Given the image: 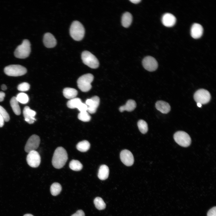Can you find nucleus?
I'll return each instance as SVG.
<instances>
[{
	"instance_id": "obj_1",
	"label": "nucleus",
	"mask_w": 216,
	"mask_h": 216,
	"mask_svg": "<svg viewBox=\"0 0 216 216\" xmlns=\"http://www.w3.org/2000/svg\"><path fill=\"white\" fill-rule=\"evenodd\" d=\"M68 159V154L65 149L62 147H58L53 154L52 165L56 169L61 168L65 164Z\"/></svg>"
},
{
	"instance_id": "obj_2",
	"label": "nucleus",
	"mask_w": 216,
	"mask_h": 216,
	"mask_svg": "<svg viewBox=\"0 0 216 216\" xmlns=\"http://www.w3.org/2000/svg\"><path fill=\"white\" fill-rule=\"evenodd\" d=\"M70 32V36L74 40L80 41L84 37L85 30L83 26L80 22L75 21L71 25Z\"/></svg>"
},
{
	"instance_id": "obj_3",
	"label": "nucleus",
	"mask_w": 216,
	"mask_h": 216,
	"mask_svg": "<svg viewBox=\"0 0 216 216\" xmlns=\"http://www.w3.org/2000/svg\"><path fill=\"white\" fill-rule=\"evenodd\" d=\"M94 76L91 74H87L80 76L77 80L78 88L82 92H86L92 88L91 83L94 80Z\"/></svg>"
},
{
	"instance_id": "obj_4",
	"label": "nucleus",
	"mask_w": 216,
	"mask_h": 216,
	"mask_svg": "<svg viewBox=\"0 0 216 216\" xmlns=\"http://www.w3.org/2000/svg\"><path fill=\"white\" fill-rule=\"evenodd\" d=\"M31 50V44L29 41L25 39L23 40L22 44L16 48L14 54L16 58H25L29 56Z\"/></svg>"
},
{
	"instance_id": "obj_5",
	"label": "nucleus",
	"mask_w": 216,
	"mask_h": 216,
	"mask_svg": "<svg viewBox=\"0 0 216 216\" xmlns=\"http://www.w3.org/2000/svg\"><path fill=\"white\" fill-rule=\"evenodd\" d=\"M4 71V73L8 76H17L24 75L27 72V69L21 65L12 64L6 67Z\"/></svg>"
},
{
	"instance_id": "obj_6",
	"label": "nucleus",
	"mask_w": 216,
	"mask_h": 216,
	"mask_svg": "<svg viewBox=\"0 0 216 216\" xmlns=\"http://www.w3.org/2000/svg\"><path fill=\"white\" fill-rule=\"evenodd\" d=\"M81 58L83 63L92 68L96 69L99 66V62L98 59L88 51H85L82 52Z\"/></svg>"
},
{
	"instance_id": "obj_7",
	"label": "nucleus",
	"mask_w": 216,
	"mask_h": 216,
	"mask_svg": "<svg viewBox=\"0 0 216 216\" xmlns=\"http://www.w3.org/2000/svg\"><path fill=\"white\" fill-rule=\"evenodd\" d=\"M175 142L180 146L187 147L191 143V139L189 135L186 132L182 131L176 132L174 135Z\"/></svg>"
},
{
	"instance_id": "obj_8",
	"label": "nucleus",
	"mask_w": 216,
	"mask_h": 216,
	"mask_svg": "<svg viewBox=\"0 0 216 216\" xmlns=\"http://www.w3.org/2000/svg\"><path fill=\"white\" fill-rule=\"evenodd\" d=\"M194 97L197 103H200L202 104H206L210 100L211 96L208 91L205 89H201L195 92Z\"/></svg>"
},
{
	"instance_id": "obj_9",
	"label": "nucleus",
	"mask_w": 216,
	"mask_h": 216,
	"mask_svg": "<svg viewBox=\"0 0 216 216\" xmlns=\"http://www.w3.org/2000/svg\"><path fill=\"white\" fill-rule=\"evenodd\" d=\"M40 142L39 137L35 134L31 136L28 139L25 147L26 152L35 150L38 147Z\"/></svg>"
},
{
	"instance_id": "obj_10",
	"label": "nucleus",
	"mask_w": 216,
	"mask_h": 216,
	"mask_svg": "<svg viewBox=\"0 0 216 216\" xmlns=\"http://www.w3.org/2000/svg\"><path fill=\"white\" fill-rule=\"evenodd\" d=\"M26 161L28 164L31 167L36 168L40 165L41 158L39 153L36 151H32L28 153Z\"/></svg>"
},
{
	"instance_id": "obj_11",
	"label": "nucleus",
	"mask_w": 216,
	"mask_h": 216,
	"mask_svg": "<svg viewBox=\"0 0 216 216\" xmlns=\"http://www.w3.org/2000/svg\"><path fill=\"white\" fill-rule=\"evenodd\" d=\"M142 64L145 69L149 71L156 70L158 67V63L154 57L147 56L144 58L142 61Z\"/></svg>"
},
{
	"instance_id": "obj_12",
	"label": "nucleus",
	"mask_w": 216,
	"mask_h": 216,
	"mask_svg": "<svg viewBox=\"0 0 216 216\" xmlns=\"http://www.w3.org/2000/svg\"><path fill=\"white\" fill-rule=\"evenodd\" d=\"M100 102L99 98L95 96L90 99H87L86 101V104L88 106L87 111L91 114H94L96 111Z\"/></svg>"
},
{
	"instance_id": "obj_13",
	"label": "nucleus",
	"mask_w": 216,
	"mask_h": 216,
	"mask_svg": "<svg viewBox=\"0 0 216 216\" xmlns=\"http://www.w3.org/2000/svg\"><path fill=\"white\" fill-rule=\"evenodd\" d=\"M120 158L122 162L126 166H130L134 164V159L133 155L132 153L128 150L124 149L121 152Z\"/></svg>"
},
{
	"instance_id": "obj_14",
	"label": "nucleus",
	"mask_w": 216,
	"mask_h": 216,
	"mask_svg": "<svg viewBox=\"0 0 216 216\" xmlns=\"http://www.w3.org/2000/svg\"><path fill=\"white\" fill-rule=\"evenodd\" d=\"M23 113L25 121L28 124H32L35 121L34 116L36 114V112L30 109L29 106H26L25 107Z\"/></svg>"
},
{
	"instance_id": "obj_15",
	"label": "nucleus",
	"mask_w": 216,
	"mask_h": 216,
	"mask_svg": "<svg viewBox=\"0 0 216 216\" xmlns=\"http://www.w3.org/2000/svg\"><path fill=\"white\" fill-rule=\"evenodd\" d=\"M203 28L200 24L195 23L191 26L190 29V34L191 37L194 39L200 38L202 35Z\"/></svg>"
},
{
	"instance_id": "obj_16",
	"label": "nucleus",
	"mask_w": 216,
	"mask_h": 216,
	"mask_svg": "<svg viewBox=\"0 0 216 216\" xmlns=\"http://www.w3.org/2000/svg\"><path fill=\"white\" fill-rule=\"evenodd\" d=\"M176 19L172 14L166 13L162 16V22L163 24L167 27H171L173 26L176 23Z\"/></svg>"
},
{
	"instance_id": "obj_17",
	"label": "nucleus",
	"mask_w": 216,
	"mask_h": 216,
	"mask_svg": "<svg viewBox=\"0 0 216 216\" xmlns=\"http://www.w3.org/2000/svg\"><path fill=\"white\" fill-rule=\"evenodd\" d=\"M43 42L45 46L50 48L54 47L56 45V40L51 33H47L45 34L44 37Z\"/></svg>"
},
{
	"instance_id": "obj_18",
	"label": "nucleus",
	"mask_w": 216,
	"mask_h": 216,
	"mask_svg": "<svg viewBox=\"0 0 216 216\" xmlns=\"http://www.w3.org/2000/svg\"><path fill=\"white\" fill-rule=\"evenodd\" d=\"M155 107L157 110L163 113L166 114L170 110V106L167 102L162 100H159L155 104Z\"/></svg>"
},
{
	"instance_id": "obj_19",
	"label": "nucleus",
	"mask_w": 216,
	"mask_h": 216,
	"mask_svg": "<svg viewBox=\"0 0 216 216\" xmlns=\"http://www.w3.org/2000/svg\"><path fill=\"white\" fill-rule=\"evenodd\" d=\"M136 106V102L133 100L130 99L127 101L125 105L119 107V110L121 112L124 111L131 112L134 110Z\"/></svg>"
},
{
	"instance_id": "obj_20",
	"label": "nucleus",
	"mask_w": 216,
	"mask_h": 216,
	"mask_svg": "<svg viewBox=\"0 0 216 216\" xmlns=\"http://www.w3.org/2000/svg\"><path fill=\"white\" fill-rule=\"evenodd\" d=\"M109 170L108 166L105 165L100 166L98 173V177L101 180L106 179L109 176Z\"/></svg>"
},
{
	"instance_id": "obj_21",
	"label": "nucleus",
	"mask_w": 216,
	"mask_h": 216,
	"mask_svg": "<svg viewBox=\"0 0 216 216\" xmlns=\"http://www.w3.org/2000/svg\"><path fill=\"white\" fill-rule=\"evenodd\" d=\"M77 94V91L76 89L72 88H66L63 90L64 96L68 99H71L76 98Z\"/></svg>"
},
{
	"instance_id": "obj_22",
	"label": "nucleus",
	"mask_w": 216,
	"mask_h": 216,
	"mask_svg": "<svg viewBox=\"0 0 216 216\" xmlns=\"http://www.w3.org/2000/svg\"><path fill=\"white\" fill-rule=\"evenodd\" d=\"M132 21V16L130 13L126 12L124 13L122 18L121 22L124 27L128 28L131 25Z\"/></svg>"
},
{
	"instance_id": "obj_23",
	"label": "nucleus",
	"mask_w": 216,
	"mask_h": 216,
	"mask_svg": "<svg viewBox=\"0 0 216 216\" xmlns=\"http://www.w3.org/2000/svg\"><path fill=\"white\" fill-rule=\"evenodd\" d=\"M18 102L15 97H13L10 101V105L13 111L17 115H19L21 113V110Z\"/></svg>"
},
{
	"instance_id": "obj_24",
	"label": "nucleus",
	"mask_w": 216,
	"mask_h": 216,
	"mask_svg": "<svg viewBox=\"0 0 216 216\" xmlns=\"http://www.w3.org/2000/svg\"><path fill=\"white\" fill-rule=\"evenodd\" d=\"M90 144L87 140H84L78 142L76 146L77 149L82 152H85L88 150Z\"/></svg>"
},
{
	"instance_id": "obj_25",
	"label": "nucleus",
	"mask_w": 216,
	"mask_h": 216,
	"mask_svg": "<svg viewBox=\"0 0 216 216\" xmlns=\"http://www.w3.org/2000/svg\"><path fill=\"white\" fill-rule=\"evenodd\" d=\"M82 102L81 99L78 98L70 99L67 103V106L70 109L77 108Z\"/></svg>"
},
{
	"instance_id": "obj_26",
	"label": "nucleus",
	"mask_w": 216,
	"mask_h": 216,
	"mask_svg": "<svg viewBox=\"0 0 216 216\" xmlns=\"http://www.w3.org/2000/svg\"><path fill=\"white\" fill-rule=\"evenodd\" d=\"M69 166L72 170L75 171H79L81 170L83 166L78 160H72L69 163Z\"/></svg>"
},
{
	"instance_id": "obj_27",
	"label": "nucleus",
	"mask_w": 216,
	"mask_h": 216,
	"mask_svg": "<svg viewBox=\"0 0 216 216\" xmlns=\"http://www.w3.org/2000/svg\"><path fill=\"white\" fill-rule=\"evenodd\" d=\"M62 189V186L59 183L57 182L54 183L50 187L51 193L53 196H57L60 193Z\"/></svg>"
},
{
	"instance_id": "obj_28",
	"label": "nucleus",
	"mask_w": 216,
	"mask_h": 216,
	"mask_svg": "<svg viewBox=\"0 0 216 216\" xmlns=\"http://www.w3.org/2000/svg\"><path fill=\"white\" fill-rule=\"evenodd\" d=\"M94 203L96 208L99 210L104 209L106 207V204L100 197H96L94 201Z\"/></svg>"
},
{
	"instance_id": "obj_29",
	"label": "nucleus",
	"mask_w": 216,
	"mask_h": 216,
	"mask_svg": "<svg viewBox=\"0 0 216 216\" xmlns=\"http://www.w3.org/2000/svg\"><path fill=\"white\" fill-rule=\"evenodd\" d=\"M137 126L142 133L145 134L147 133L148 129V124L145 121L142 119L139 120L137 122Z\"/></svg>"
},
{
	"instance_id": "obj_30",
	"label": "nucleus",
	"mask_w": 216,
	"mask_h": 216,
	"mask_svg": "<svg viewBox=\"0 0 216 216\" xmlns=\"http://www.w3.org/2000/svg\"><path fill=\"white\" fill-rule=\"evenodd\" d=\"M18 102L22 104L27 103L29 100V98L28 95L24 93H19L16 97Z\"/></svg>"
},
{
	"instance_id": "obj_31",
	"label": "nucleus",
	"mask_w": 216,
	"mask_h": 216,
	"mask_svg": "<svg viewBox=\"0 0 216 216\" xmlns=\"http://www.w3.org/2000/svg\"><path fill=\"white\" fill-rule=\"evenodd\" d=\"M78 118L82 121L88 122L90 120L91 117L88 113L86 111L80 112L78 114Z\"/></svg>"
},
{
	"instance_id": "obj_32",
	"label": "nucleus",
	"mask_w": 216,
	"mask_h": 216,
	"mask_svg": "<svg viewBox=\"0 0 216 216\" xmlns=\"http://www.w3.org/2000/svg\"><path fill=\"white\" fill-rule=\"evenodd\" d=\"M0 114L2 117L4 121L8 122L10 119L9 115L5 110L0 105Z\"/></svg>"
},
{
	"instance_id": "obj_33",
	"label": "nucleus",
	"mask_w": 216,
	"mask_h": 216,
	"mask_svg": "<svg viewBox=\"0 0 216 216\" xmlns=\"http://www.w3.org/2000/svg\"><path fill=\"white\" fill-rule=\"evenodd\" d=\"M30 88L29 84L26 82H24L19 84L17 86V89L21 91L24 92L28 91Z\"/></svg>"
},
{
	"instance_id": "obj_34",
	"label": "nucleus",
	"mask_w": 216,
	"mask_h": 216,
	"mask_svg": "<svg viewBox=\"0 0 216 216\" xmlns=\"http://www.w3.org/2000/svg\"><path fill=\"white\" fill-rule=\"evenodd\" d=\"M77 109L80 112L86 111H87L88 106L82 102Z\"/></svg>"
},
{
	"instance_id": "obj_35",
	"label": "nucleus",
	"mask_w": 216,
	"mask_h": 216,
	"mask_svg": "<svg viewBox=\"0 0 216 216\" xmlns=\"http://www.w3.org/2000/svg\"><path fill=\"white\" fill-rule=\"evenodd\" d=\"M207 216H216V207L215 206L212 207L208 211Z\"/></svg>"
},
{
	"instance_id": "obj_36",
	"label": "nucleus",
	"mask_w": 216,
	"mask_h": 216,
	"mask_svg": "<svg viewBox=\"0 0 216 216\" xmlns=\"http://www.w3.org/2000/svg\"><path fill=\"white\" fill-rule=\"evenodd\" d=\"M71 216H85L83 211L81 210H78L76 213L72 215Z\"/></svg>"
},
{
	"instance_id": "obj_37",
	"label": "nucleus",
	"mask_w": 216,
	"mask_h": 216,
	"mask_svg": "<svg viewBox=\"0 0 216 216\" xmlns=\"http://www.w3.org/2000/svg\"><path fill=\"white\" fill-rule=\"evenodd\" d=\"M5 96V93L2 92H0V102L3 101Z\"/></svg>"
},
{
	"instance_id": "obj_38",
	"label": "nucleus",
	"mask_w": 216,
	"mask_h": 216,
	"mask_svg": "<svg viewBox=\"0 0 216 216\" xmlns=\"http://www.w3.org/2000/svg\"><path fill=\"white\" fill-rule=\"evenodd\" d=\"M4 123V121L2 117L0 114V128L2 127L3 126Z\"/></svg>"
},
{
	"instance_id": "obj_39",
	"label": "nucleus",
	"mask_w": 216,
	"mask_h": 216,
	"mask_svg": "<svg viewBox=\"0 0 216 216\" xmlns=\"http://www.w3.org/2000/svg\"><path fill=\"white\" fill-rule=\"evenodd\" d=\"M130 1L134 4H137L140 3L141 1V0H130Z\"/></svg>"
},
{
	"instance_id": "obj_40",
	"label": "nucleus",
	"mask_w": 216,
	"mask_h": 216,
	"mask_svg": "<svg viewBox=\"0 0 216 216\" xmlns=\"http://www.w3.org/2000/svg\"><path fill=\"white\" fill-rule=\"evenodd\" d=\"M1 88L3 90H5L7 89L6 86L4 84H2L1 86Z\"/></svg>"
},
{
	"instance_id": "obj_41",
	"label": "nucleus",
	"mask_w": 216,
	"mask_h": 216,
	"mask_svg": "<svg viewBox=\"0 0 216 216\" xmlns=\"http://www.w3.org/2000/svg\"><path fill=\"white\" fill-rule=\"evenodd\" d=\"M197 105L198 107H200L202 106V104L200 103H197Z\"/></svg>"
},
{
	"instance_id": "obj_42",
	"label": "nucleus",
	"mask_w": 216,
	"mask_h": 216,
	"mask_svg": "<svg viewBox=\"0 0 216 216\" xmlns=\"http://www.w3.org/2000/svg\"><path fill=\"white\" fill-rule=\"evenodd\" d=\"M23 216H34L32 214H25Z\"/></svg>"
}]
</instances>
